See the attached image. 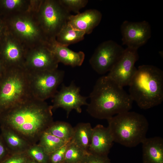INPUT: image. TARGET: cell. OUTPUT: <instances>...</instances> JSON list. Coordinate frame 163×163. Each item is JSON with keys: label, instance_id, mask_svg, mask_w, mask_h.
<instances>
[{"label": "cell", "instance_id": "cell-1", "mask_svg": "<svg viewBox=\"0 0 163 163\" xmlns=\"http://www.w3.org/2000/svg\"><path fill=\"white\" fill-rule=\"evenodd\" d=\"M52 106L32 97L0 113V126L18 134L31 145L37 144L54 122Z\"/></svg>", "mask_w": 163, "mask_h": 163}, {"label": "cell", "instance_id": "cell-2", "mask_svg": "<svg viewBox=\"0 0 163 163\" xmlns=\"http://www.w3.org/2000/svg\"><path fill=\"white\" fill-rule=\"evenodd\" d=\"M89 97L87 111L92 117L107 119L129 111L133 101L129 94L107 75L97 81Z\"/></svg>", "mask_w": 163, "mask_h": 163}, {"label": "cell", "instance_id": "cell-3", "mask_svg": "<svg viewBox=\"0 0 163 163\" xmlns=\"http://www.w3.org/2000/svg\"><path fill=\"white\" fill-rule=\"evenodd\" d=\"M129 86V94L141 109L157 106L163 101V72L155 66H139Z\"/></svg>", "mask_w": 163, "mask_h": 163}, {"label": "cell", "instance_id": "cell-4", "mask_svg": "<svg viewBox=\"0 0 163 163\" xmlns=\"http://www.w3.org/2000/svg\"><path fill=\"white\" fill-rule=\"evenodd\" d=\"M107 127L114 142L128 147L136 146L146 138L149 123L145 117L129 111L107 119Z\"/></svg>", "mask_w": 163, "mask_h": 163}, {"label": "cell", "instance_id": "cell-5", "mask_svg": "<svg viewBox=\"0 0 163 163\" xmlns=\"http://www.w3.org/2000/svg\"><path fill=\"white\" fill-rule=\"evenodd\" d=\"M32 97L28 72L23 67L5 68L0 76V113Z\"/></svg>", "mask_w": 163, "mask_h": 163}, {"label": "cell", "instance_id": "cell-6", "mask_svg": "<svg viewBox=\"0 0 163 163\" xmlns=\"http://www.w3.org/2000/svg\"><path fill=\"white\" fill-rule=\"evenodd\" d=\"M36 13L26 12L4 18L7 30L27 49L49 44Z\"/></svg>", "mask_w": 163, "mask_h": 163}, {"label": "cell", "instance_id": "cell-7", "mask_svg": "<svg viewBox=\"0 0 163 163\" xmlns=\"http://www.w3.org/2000/svg\"><path fill=\"white\" fill-rule=\"evenodd\" d=\"M71 15L59 0H42L36 15L49 43L55 40Z\"/></svg>", "mask_w": 163, "mask_h": 163}, {"label": "cell", "instance_id": "cell-8", "mask_svg": "<svg viewBox=\"0 0 163 163\" xmlns=\"http://www.w3.org/2000/svg\"><path fill=\"white\" fill-rule=\"evenodd\" d=\"M28 72L32 97L42 101L53 97L57 91V88L62 82L65 75L64 71L58 69Z\"/></svg>", "mask_w": 163, "mask_h": 163}, {"label": "cell", "instance_id": "cell-9", "mask_svg": "<svg viewBox=\"0 0 163 163\" xmlns=\"http://www.w3.org/2000/svg\"><path fill=\"white\" fill-rule=\"evenodd\" d=\"M125 49L111 40L104 41L96 48L89 60L93 69L99 74L109 72L119 59Z\"/></svg>", "mask_w": 163, "mask_h": 163}, {"label": "cell", "instance_id": "cell-10", "mask_svg": "<svg viewBox=\"0 0 163 163\" xmlns=\"http://www.w3.org/2000/svg\"><path fill=\"white\" fill-rule=\"evenodd\" d=\"M139 58L137 49L127 47L107 76L123 88L129 86L137 71L135 64Z\"/></svg>", "mask_w": 163, "mask_h": 163}, {"label": "cell", "instance_id": "cell-11", "mask_svg": "<svg viewBox=\"0 0 163 163\" xmlns=\"http://www.w3.org/2000/svg\"><path fill=\"white\" fill-rule=\"evenodd\" d=\"M27 50L7 30L0 41V58L5 68H24Z\"/></svg>", "mask_w": 163, "mask_h": 163}, {"label": "cell", "instance_id": "cell-12", "mask_svg": "<svg viewBox=\"0 0 163 163\" xmlns=\"http://www.w3.org/2000/svg\"><path fill=\"white\" fill-rule=\"evenodd\" d=\"M59 63L49 44H42L27 50L24 67L28 72L51 70Z\"/></svg>", "mask_w": 163, "mask_h": 163}, {"label": "cell", "instance_id": "cell-13", "mask_svg": "<svg viewBox=\"0 0 163 163\" xmlns=\"http://www.w3.org/2000/svg\"><path fill=\"white\" fill-rule=\"evenodd\" d=\"M80 91V87L73 81L68 86L63 84L60 90L53 97V109L63 108L66 112L67 117L73 110L78 113H81L82 107L87 106L88 103L87 101L88 97L81 95Z\"/></svg>", "mask_w": 163, "mask_h": 163}, {"label": "cell", "instance_id": "cell-14", "mask_svg": "<svg viewBox=\"0 0 163 163\" xmlns=\"http://www.w3.org/2000/svg\"><path fill=\"white\" fill-rule=\"evenodd\" d=\"M120 30L123 44L136 49L145 44L151 36L149 23L145 21L133 22L125 21Z\"/></svg>", "mask_w": 163, "mask_h": 163}, {"label": "cell", "instance_id": "cell-15", "mask_svg": "<svg viewBox=\"0 0 163 163\" xmlns=\"http://www.w3.org/2000/svg\"><path fill=\"white\" fill-rule=\"evenodd\" d=\"M114 142L107 127L98 124L93 128L88 152L99 155H108Z\"/></svg>", "mask_w": 163, "mask_h": 163}, {"label": "cell", "instance_id": "cell-16", "mask_svg": "<svg viewBox=\"0 0 163 163\" xmlns=\"http://www.w3.org/2000/svg\"><path fill=\"white\" fill-rule=\"evenodd\" d=\"M102 17L99 11L89 9L75 15H71L68 22L74 29L89 34L99 25Z\"/></svg>", "mask_w": 163, "mask_h": 163}, {"label": "cell", "instance_id": "cell-17", "mask_svg": "<svg viewBox=\"0 0 163 163\" xmlns=\"http://www.w3.org/2000/svg\"><path fill=\"white\" fill-rule=\"evenodd\" d=\"M50 48L58 62L72 67L81 66L85 59L83 52L74 51L67 46L58 43L56 40L49 44Z\"/></svg>", "mask_w": 163, "mask_h": 163}, {"label": "cell", "instance_id": "cell-18", "mask_svg": "<svg viewBox=\"0 0 163 163\" xmlns=\"http://www.w3.org/2000/svg\"><path fill=\"white\" fill-rule=\"evenodd\" d=\"M141 143L142 163H163V139L161 137H146Z\"/></svg>", "mask_w": 163, "mask_h": 163}, {"label": "cell", "instance_id": "cell-19", "mask_svg": "<svg viewBox=\"0 0 163 163\" xmlns=\"http://www.w3.org/2000/svg\"><path fill=\"white\" fill-rule=\"evenodd\" d=\"M35 0H0V14L4 18L26 12H34Z\"/></svg>", "mask_w": 163, "mask_h": 163}, {"label": "cell", "instance_id": "cell-20", "mask_svg": "<svg viewBox=\"0 0 163 163\" xmlns=\"http://www.w3.org/2000/svg\"><path fill=\"white\" fill-rule=\"evenodd\" d=\"M1 129L0 136L11 154L26 152L32 145L12 130L2 127Z\"/></svg>", "mask_w": 163, "mask_h": 163}, {"label": "cell", "instance_id": "cell-21", "mask_svg": "<svg viewBox=\"0 0 163 163\" xmlns=\"http://www.w3.org/2000/svg\"><path fill=\"white\" fill-rule=\"evenodd\" d=\"M73 133L71 141L88 152L93 131L89 123H80L73 127Z\"/></svg>", "mask_w": 163, "mask_h": 163}, {"label": "cell", "instance_id": "cell-22", "mask_svg": "<svg viewBox=\"0 0 163 163\" xmlns=\"http://www.w3.org/2000/svg\"><path fill=\"white\" fill-rule=\"evenodd\" d=\"M85 33L74 29L68 22L63 27L56 38V41L59 44L67 46L82 40Z\"/></svg>", "mask_w": 163, "mask_h": 163}, {"label": "cell", "instance_id": "cell-23", "mask_svg": "<svg viewBox=\"0 0 163 163\" xmlns=\"http://www.w3.org/2000/svg\"><path fill=\"white\" fill-rule=\"evenodd\" d=\"M73 127L69 123L64 121L53 122L46 131L65 141H71L73 133Z\"/></svg>", "mask_w": 163, "mask_h": 163}, {"label": "cell", "instance_id": "cell-24", "mask_svg": "<svg viewBox=\"0 0 163 163\" xmlns=\"http://www.w3.org/2000/svg\"><path fill=\"white\" fill-rule=\"evenodd\" d=\"M38 142L48 155L69 142L46 131L41 136Z\"/></svg>", "mask_w": 163, "mask_h": 163}, {"label": "cell", "instance_id": "cell-25", "mask_svg": "<svg viewBox=\"0 0 163 163\" xmlns=\"http://www.w3.org/2000/svg\"><path fill=\"white\" fill-rule=\"evenodd\" d=\"M88 152L70 141L66 151L64 162L80 163Z\"/></svg>", "mask_w": 163, "mask_h": 163}, {"label": "cell", "instance_id": "cell-26", "mask_svg": "<svg viewBox=\"0 0 163 163\" xmlns=\"http://www.w3.org/2000/svg\"><path fill=\"white\" fill-rule=\"evenodd\" d=\"M26 152L30 158L39 163H48L49 155L38 144L31 145Z\"/></svg>", "mask_w": 163, "mask_h": 163}, {"label": "cell", "instance_id": "cell-27", "mask_svg": "<svg viewBox=\"0 0 163 163\" xmlns=\"http://www.w3.org/2000/svg\"><path fill=\"white\" fill-rule=\"evenodd\" d=\"M59 1L62 5L70 12L73 11L78 14L88 2L87 0H59Z\"/></svg>", "mask_w": 163, "mask_h": 163}, {"label": "cell", "instance_id": "cell-28", "mask_svg": "<svg viewBox=\"0 0 163 163\" xmlns=\"http://www.w3.org/2000/svg\"><path fill=\"white\" fill-rule=\"evenodd\" d=\"M30 159L25 152L11 154L1 163H27Z\"/></svg>", "mask_w": 163, "mask_h": 163}, {"label": "cell", "instance_id": "cell-29", "mask_svg": "<svg viewBox=\"0 0 163 163\" xmlns=\"http://www.w3.org/2000/svg\"><path fill=\"white\" fill-rule=\"evenodd\" d=\"M69 142L49 155L48 163L63 162L65 153Z\"/></svg>", "mask_w": 163, "mask_h": 163}, {"label": "cell", "instance_id": "cell-30", "mask_svg": "<svg viewBox=\"0 0 163 163\" xmlns=\"http://www.w3.org/2000/svg\"><path fill=\"white\" fill-rule=\"evenodd\" d=\"M80 163H111L108 155H102L88 152Z\"/></svg>", "mask_w": 163, "mask_h": 163}, {"label": "cell", "instance_id": "cell-31", "mask_svg": "<svg viewBox=\"0 0 163 163\" xmlns=\"http://www.w3.org/2000/svg\"><path fill=\"white\" fill-rule=\"evenodd\" d=\"M11 154L1 136L0 135V163L4 160L5 158Z\"/></svg>", "mask_w": 163, "mask_h": 163}, {"label": "cell", "instance_id": "cell-32", "mask_svg": "<svg viewBox=\"0 0 163 163\" xmlns=\"http://www.w3.org/2000/svg\"><path fill=\"white\" fill-rule=\"evenodd\" d=\"M7 30L5 20L0 14V41Z\"/></svg>", "mask_w": 163, "mask_h": 163}, {"label": "cell", "instance_id": "cell-33", "mask_svg": "<svg viewBox=\"0 0 163 163\" xmlns=\"http://www.w3.org/2000/svg\"><path fill=\"white\" fill-rule=\"evenodd\" d=\"M5 68L0 58V76L5 70Z\"/></svg>", "mask_w": 163, "mask_h": 163}, {"label": "cell", "instance_id": "cell-34", "mask_svg": "<svg viewBox=\"0 0 163 163\" xmlns=\"http://www.w3.org/2000/svg\"><path fill=\"white\" fill-rule=\"evenodd\" d=\"M27 163H39L34 160L30 158V159Z\"/></svg>", "mask_w": 163, "mask_h": 163}, {"label": "cell", "instance_id": "cell-35", "mask_svg": "<svg viewBox=\"0 0 163 163\" xmlns=\"http://www.w3.org/2000/svg\"><path fill=\"white\" fill-rule=\"evenodd\" d=\"M65 163L63 162V163Z\"/></svg>", "mask_w": 163, "mask_h": 163}]
</instances>
